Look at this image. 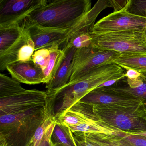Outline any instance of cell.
Returning <instances> with one entry per match:
<instances>
[{"label": "cell", "mask_w": 146, "mask_h": 146, "mask_svg": "<svg viewBox=\"0 0 146 146\" xmlns=\"http://www.w3.org/2000/svg\"><path fill=\"white\" fill-rule=\"evenodd\" d=\"M65 53L64 58L61 65L52 79L46 84V92L55 91L63 88L68 84L71 75L72 61L76 49L72 46L63 48Z\"/></svg>", "instance_id": "obj_15"}, {"label": "cell", "mask_w": 146, "mask_h": 146, "mask_svg": "<svg viewBox=\"0 0 146 146\" xmlns=\"http://www.w3.org/2000/svg\"><path fill=\"white\" fill-rule=\"evenodd\" d=\"M29 31L32 40L35 45V50L49 48L58 44L62 48L68 34V29H48L35 25L23 23Z\"/></svg>", "instance_id": "obj_12"}, {"label": "cell", "mask_w": 146, "mask_h": 146, "mask_svg": "<svg viewBox=\"0 0 146 146\" xmlns=\"http://www.w3.org/2000/svg\"><path fill=\"white\" fill-rule=\"evenodd\" d=\"M92 106L99 120L113 129L128 133L146 131V110L143 104L131 107Z\"/></svg>", "instance_id": "obj_4"}, {"label": "cell", "mask_w": 146, "mask_h": 146, "mask_svg": "<svg viewBox=\"0 0 146 146\" xmlns=\"http://www.w3.org/2000/svg\"><path fill=\"white\" fill-rule=\"evenodd\" d=\"M73 136L77 146H103L92 138L88 133L73 132Z\"/></svg>", "instance_id": "obj_27"}, {"label": "cell", "mask_w": 146, "mask_h": 146, "mask_svg": "<svg viewBox=\"0 0 146 146\" xmlns=\"http://www.w3.org/2000/svg\"><path fill=\"white\" fill-rule=\"evenodd\" d=\"M90 32L82 33L75 36L67 42L64 48L68 46L73 47L76 49H78L92 46V39Z\"/></svg>", "instance_id": "obj_24"}, {"label": "cell", "mask_w": 146, "mask_h": 146, "mask_svg": "<svg viewBox=\"0 0 146 146\" xmlns=\"http://www.w3.org/2000/svg\"><path fill=\"white\" fill-rule=\"evenodd\" d=\"M127 11L133 15L146 19V0H129Z\"/></svg>", "instance_id": "obj_26"}, {"label": "cell", "mask_w": 146, "mask_h": 146, "mask_svg": "<svg viewBox=\"0 0 146 146\" xmlns=\"http://www.w3.org/2000/svg\"><path fill=\"white\" fill-rule=\"evenodd\" d=\"M51 141L54 146H77L70 127L56 120Z\"/></svg>", "instance_id": "obj_20"}, {"label": "cell", "mask_w": 146, "mask_h": 146, "mask_svg": "<svg viewBox=\"0 0 146 146\" xmlns=\"http://www.w3.org/2000/svg\"><path fill=\"white\" fill-rule=\"evenodd\" d=\"M49 115L45 106L1 116L0 137H4L11 146H25Z\"/></svg>", "instance_id": "obj_3"}, {"label": "cell", "mask_w": 146, "mask_h": 146, "mask_svg": "<svg viewBox=\"0 0 146 146\" xmlns=\"http://www.w3.org/2000/svg\"><path fill=\"white\" fill-rule=\"evenodd\" d=\"M92 46L104 51L120 54H146V38L143 31L137 30L95 34L90 31Z\"/></svg>", "instance_id": "obj_5"}, {"label": "cell", "mask_w": 146, "mask_h": 146, "mask_svg": "<svg viewBox=\"0 0 146 146\" xmlns=\"http://www.w3.org/2000/svg\"><path fill=\"white\" fill-rule=\"evenodd\" d=\"M139 72L141 75L137 79L131 80L124 77L111 87L101 88L138 98L146 110V72Z\"/></svg>", "instance_id": "obj_14"}, {"label": "cell", "mask_w": 146, "mask_h": 146, "mask_svg": "<svg viewBox=\"0 0 146 146\" xmlns=\"http://www.w3.org/2000/svg\"><path fill=\"white\" fill-rule=\"evenodd\" d=\"M114 63L124 70L132 69L138 72H146V54L136 53L121 54Z\"/></svg>", "instance_id": "obj_19"}, {"label": "cell", "mask_w": 146, "mask_h": 146, "mask_svg": "<svg viewBox=\"0 0 146 146\" xmlns=\"http://www.w3.org/2000/svg\"><path fill=\"white\" fill-rule=\"evenodd\" d=\"M94 118L90 106L79 101L56 120L68 126H75L94 119Z\"/></svg>", "instance_id": "obj_16"}, {"label": "cell", "mask_w": 146, "mask_h": 146, "mask_svg": "<svg viewBox=\"0 0 146 146\" xmlns=\"http://www.w3.org/2000/svg\"><path fill=\"white\" fill-rule=\"evenodd\" d=\"M24 29L23 23L0 29V54H3L17 41Z\"/></svg>", "instance_id": "obj_18"}, {"label": "cell", "mask_w": 146, "mask_h": 146, "mask_svg": "<svg viewBox=\"0 0 146 146\" xmlns=\"http://www.w3.org/2000/svg\"><path fill=\"white\" fill-rule=\"evenodd\" d=\"M123 77L119 78H117V79H112V80H108V81H106V82H104V83L100 85L97 87V88H106V87H111L114 85L119 80L121 79V78H123Z\"/></svg>", "instance_id": "obj_32"}, {"label": "cell", "mask_w": 146, "mask_h": 146, "mask_svg": "<svg viewBox=\"0 0 146 146\" xmlns=\"http://www.w3.org/2000/svg\"><path fill=\"white\" fill-rule=\"evenodd\" d=\"M88 133L92 138L103 146H135L118 135Z\"/></svg>", "instance_id": "obj_21"}, {"label": "cell", "mask_w": 146, "mask_h": 146, "mask_svg": "<svg viewBox=\"0 0 146 146\" xmlns=\"http://www.w3.org/2000/svg\"><path fill=\"white\" fill-rule=\"evenodd\" d=\"M55 123H56V120L52 123L50 127L47 130L42 137V140L39 146H52V143L51 141V137H52L53 131L55 126Z\"/></svg>", "instance_id": "obj_29"}, {"label": "cell", "mask_w": 146, "mask_h": 146, "mask_svg": "<svg viewBox=\"0 0 146 146\" xmlns=\"http://www.w3.org/2000/svg\"><path fill=\"white\" fill-rule=\"evenodd\" d=\"M127 7L100 19L95 24L91 32L102 34L127 30L143 31L146 26V19L129 13Z\"/></svg>", "instance_id": "obj_8"}, {"label": "cell", "mask_w": 146, "mask_h": 146, "mask_svg": "<svg viewBox=\"0 0 146 146\" xmlns=\"http://www.w3.org/2000/svg\"><path fill=\"white\" fill-rule=\"evenodd\" d=\"M143 35H144V36H145V38H146V26L144 29V30L143 31Z\"/></svg>", "instance_id": "obj_34"}, {"label": "cell", "mask_w": 146, "mask_h": 146, "mask_svg": "<svg viewBox=\"0 0 146 146\" xmlns=\"http://www.w3.org/2000/svg\"><path fill=\"white\" fill-rule=\"evenodd\" d=\"M35 51V43L29 31L24 25L18 40L5 52L0 54V70H5L7 66L13 63L32 60Z\"/></svg>", "instance_id": "obj_10"}, {"label": "cell", "mask_w": 146, "mask_h": 146, "mask_svg": "<svg viewBox=\"0 0 146 146\" xmlns=\"http://www.w3.org/2000/svg\"><path fill=\"white\" fill-rule=\"evenodd\" d=\"M47 96L46 91L25 89L10 95L0 97V116L45 107Z\"/></svg>", "instance_id": "obj_7"}, {"label": "cell", "mask_w": 146, "mask_h": 146, "mask_svg": "<svg viewBox=\"0 0 146 146\" xmlns=\"http://www.w3.org/2000/svg\"><path fill=\"white\" fill-rule=\"evenodd\" d=\"M46 0H0V29L22 23Z\"/></svg>", "instance_id": "obj_9"}, {"label": "cell", "mask_w": 146, "mask_h": 146, "mask_svg": "<svg viewBox=\"0 0 146 146\" xmlns=\"http://www.w3.org/2000/svg\"><path fill=\"white\" fill-rule=\"evenodd\" d=\"M20 83L13 78L0 74V97H4L24 89Z\"/></svg>", "instance_id": "obj_22"}, {"label": "cell", "mask_w": 146, "mask_h": 146, "mask_svg": "<svg viewBox=\"0 0 146 146\" xmlns=\"http://www.w3.org/2000/svg\"><path fill=\"white\" fill-rule=\"evenodd\" d=\"M129 0H111L112 6L113 8V12L119 11L124 9L128 5Z\"/></svg>", "instance_id": "obj_30"}, {"label": "cell", "mask_w": 146, "mask_h": 146, "mask_svg": "<svg viewBox=\"0 0 146 146\" xmlns=\"http://www.w3.org/2000/svg\"><path fill=\"white\" fill-rule=\"evenodd\" d=\"M6 70L19 83L30 85L43 83V71L32 60L13 63L7 66Z\"/></svg>", "instance_id": "obj_13"}, {"label": "cell", "mask_w": 146, "mask_h": 146, "mask_svg": "<svg viewBox=\"0 0 146 146\" xmlns=\"http://www.w3.org/2000/svg\"><path fill=\"white\" fill-rule=\"evenodd\" d=\"M50 59V51L48 48H42L35 51L32 60L36 65L44 71L47 67Z\"/></svg>", "instance_id": "obj_25"}, {"label": "cell", "mask_w": 146, "mask_h": 146, "mask_svg": "<svg viewBox=\"0 0 146 146\" xmlns=\"http://www.w3.org/2000/svg\"><path fill=\"white\" fill-rule=\"evenodd\" d=\"M124 69L115 63L93 70L76 82L55 91L46 92L53 103L54 116L58 119L86 94L106 81L125 77Z\"/></svg>", "instance_id": "obj_1"}, {"label": "cell", "mask_w": 146, "mask_h": 146, "mask_svg": "<svg viewBox=\"0 0 146 146\" xmlns=\"http://www.w3.org/2000/svg\"><path fill=\"white\" fill-rule=\"evenodd\" d=\"M118 135L122 137L135 146H146V137L128 134L123 131L119 133Z\"/></svg>", "instance_id": "obj_28"}, {"label": "cell", "mask_w": 146, "mask_h": 146, "mask_svg": "<svg viewBox=\"0 0 146 146\" xmlns=\"http://www.w3.org/2000/svg\"><path fill=\"white\" fill-rule=\"evenodd\" d=\"M52 146H54V145H53V143H52Z\"/></svg>", "instance_id": "obj_35"}, {"label": "cell", "mask_w": 146, "mask_h": 146, "mask_svg": "<svg viewBox=\"0 0 146 146\" xmlns=\"http://www.w3.org/2000/svg\"><path fill=\"white\" fill-rule=\"evenodd\" d=\"M128 134L139 135L143 136L146 137V131H139V132H132V133H128Z\"/></svg>", "instance_id": "obj_33"}, {"label": "cell", "mask_w": 146, "mask_h": 146, "mask_svg": "<svg viewBox=\"0 0 146 146\" xmlns=\"http://www.w3.org/2000/svg\"><path fill=\"white\" fill-rule=\"evenodd\" d=\"M81 101L91 105L131 107L142 105L140 99L125 94L96 88L84 96Z\"/></svg>", "instance_id": "obj_11"}, {"label": "cell", "mask_w": 146, "mask_h": 146, "mask_svg": "<svg viewBox=\"0 0 146 146\" xmlns=\"http://www.w3.org/2000/svg\"><path fill=\"white\" fill-rule=\"evenodd\" d=\"M126 72L125 73V77L131 80L137 79L141 75V73L136 70L132 69L125 70Z\"/></svg>", "instance_id": "obj_31"}, {"label": "cell", "mask_w": 146, "mask_h": 146, "mask_svg": "<svg viewBox=\"0 0 146 146\" xmlns=\"http://www.w3.org/2000/svg\"><path fill=\"white\" fill-rule=\"evenodd\" d=\"M55 120L52 115L48 116L38 127L32 138L25 146H39L45 132Z\"/></svg>", "instance_id": "obj_23"}, {"label": "cell", "mask_w": 146, "mask_h": 146, "mask_svg": "<svg viewBox=\"0 0 146 146\" xmlns=\"http://www.w3.org/2000/svg\"><path fill=\"white\" fill-rule=\"evenodd\" d=\"M120 56L121 54L117 52L100 50L92 46L76 49L68 83L76 82L95 69L114 63Z\"/></svg>", "instance_id": "obj_6"}, {"label": "cell", "mask_w": 146, "mask_h": 146, "mask_svg": "<svg viewBox=\"0 0 146 146\" xmlns=\"http://www.w3.org/2000/svg\"><path fill=\"white\" fill-rule=\"evenodd\" d=\"M48 49L50 51V59L46 69L43 72V83L46 84L52 79L65 56L64 51L60 48L58 44L53 45Z\"/></svg>", "instance_id": "obj_17"}, {"label": "cell", "mask_w": 146, "mask_h": 146, "mask_svg": "<svg viewBox=\"0 0 146 146\" xmlns=\"http://www.w3.org/2000/svg\"><path fill=\"white\" fill-rule=\"evenodd\" d=\"M91 5L90 0L46 1L23 23L48 29H68L91 10Z\"/></svg>", "instance_id": "obj_2"}]
</instances>
